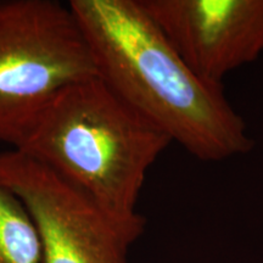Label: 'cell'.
<instances>
[{"instance_id": "6da1fadb", "label": "cell", "mask_w": 263, "mask_h": 263, "mask_svg": "<svg viewBox=\"0 0 263 263\" xmlns=\"http://www.w3.org/2000/svg\"><path fill=\"white\" fill-rule=\"evenodd\" d=\"M99 77L190 155L219 162L254 147L223 87L195 74L139 0H71Z\"/></svg>"}, {"instance_id": "7a4b0ae2", "label": "cell", "mask_w": 263, "mask_h": 263, "mask_svg": "<svg viewBox=\"0 0 263 263\" xmlns=\"http://www.w3.org/2000/svg\"><path fill=\"white\" fill-rule=\"evenodd\" d=\"M171 138L99 76L62 91L18 150L108 216L143 223L137 205L150 167Z\"/></svg>"}, {"instance_id": "3957f363", "label": "cell", "mask_w": 263, "mask_h": 263, "mask_svg": "<svg viewBox=\"0 0 263 263\" xmlns=\"http://www.w3.org/2000/svg\"><path fill=\"white\" fill-rule=\"evenodd\" d=\"M95 76L68 3L0 0V143L18 149L62 91Z\"/></svg>"}, {"instance_id": "277c9868", "label": "cell", "mask_w": 263, "mask_h": 263, "mask_svg": "<svg viewBox=\"0 0 263 263\" xmlns=\"http://www.w3.org/2000/svg\"><path fill=\"white\" fill-rule=\"evenodd\" d=\"M0 183L24 203L41 239L44 263H127L145 229L108 216L38 161L0 153Z\"/></svg>"}, {"instance_id": "5b68a950", "label": "cell", "mask_w": 263, "mask_h": 263, "mask_svg": "<svg viewBox=\"0 0 263 263\" xmlns=\"http://www.w3.org/2000/svg\"><path fill=\"white\" fill-rule=\"evenodd\" d=\"M195 74L223 87L263 54V0H139Z\"/></svg>"}, {"instance_id": "8992f818", "label": "cell", "mask_w": 263, "mask_h": 263, "mask_svg": "<svg viewBox=\"0 0 263 263\" xmlns=\"http://www.w3.org/2000/svg\"><path fill=\"white\" fill-rule=\"evenodd\" d=\"M0 263H44L41 239L24 203L0 183Z\"/></svg>"}]
</instances>
